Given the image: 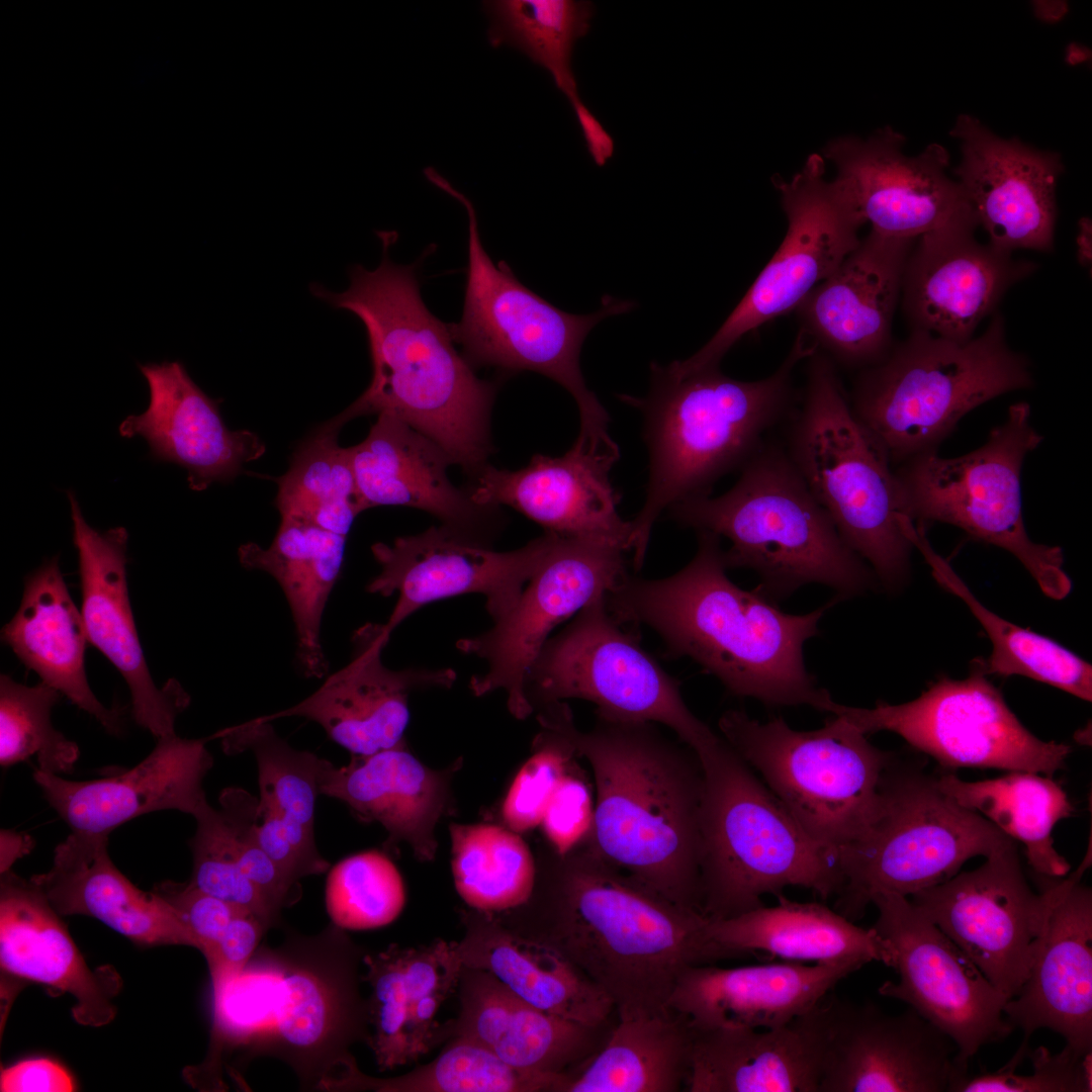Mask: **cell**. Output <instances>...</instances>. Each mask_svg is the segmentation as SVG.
<instances>
[{
  "instance_id": "1",
  "label": "cell",
  "mask_w": 1092,
  "mask_h": 1092,
  "mask_svg": "<svg viewBox=\"0 0 1092 1092\" xmlns=\"http://www.w3.org/2000/svg\"><path fill=\"white\" fill-rule=\"evenodd\" d=\"M362 959L332 923L318 934L260 947L241 971L211 977L209 1052L187 1079L206 1090L221 1088L223 1055L241 1051L284 1061L304 1087L343 1088L357 1071L350 1046L370 1034L358 985Z\"/></svg>"
},
{
  "instance_id": "2",
  "label": "cell",
  "mask_w": 1092,
  "mask_h": 1092,
  "mask_svg": "<svg viewBox=\"0 0 1092 1092\" xmlns=\"http://www.w3.org/2000/svg\"><path fill=\"white\" fill-rule=\"evenodd\" d=\"M697 532V552L684 568L660 579L628 574L606 597L610 614L648 626L670 655L690 657L735 696L823 712L832 698L808 672L803 647L840 600L805 615L784 613L730 580L720 536Z\"/></svg>"
},
{
  "instance_id": "3",
  "label": "cell",
  "mask_w": 1092,
  "mask_h": 1092,
  "mask_svg": "<svg viewBox=\"0 0 1092 1092\" xmlns=\"http://www.w3.org/2000/svg\"><path fill=\"white\" fill-rule=\"evenodd\" d=\"M528 902L534 924L514 930L571 961L608 995L617 1017L667 1008L685 970L715 963L707 917L646 887L587 841L552 852Z\"/></svg>"
},
{
  "instance_id": "4",
  "label": "cell",
  "mask_w": 1092,
  "mask_h": 1092,
  "mask_svg": "<svg viewBox=\"0 0 1092 1092\" xmlns=\"http://www.w3.org/2000/svg\"><path fill=\"white\" fill-rule=\"evenodd\" d=\"M592 767L597 795L587 843L607 861L674 904L701 912L704 769L697 752L651 722L597 715L576 728L563 701L538 709Z\"/></svg>"
},
{
  "instance_id": "5",
  "label": "cell",
  "mask_w": 1092,
  "mask_h": 1092,
  "mask_svg": "<svg viewBox=\"0 0 1092 1092\" xmlns=\"http://www.w3.org/2000/svg\"><path fill=\"white\" fill-rule=\"evenodd\" d=\"M379 236L383 255L377 268L352 267L343 292L311 287L316 297L354 313L367 334L372 379L341 415L347 422L393 415L439 444L471 475L493 452L490 421L497 384L475 374L456 349L448 324L426 306L419 265L389 258L394 233Z\"/></svg>"
},
{
  "instance_id": "6",
  "label": "cell",
  "mask_w": 1092,
  "mask_h": 1092,
  "mask_svg": "<svg viewBox=\"0 0 1092 1092\" xmlns=\"http://www.w3.org/2000/svg\"><path fill=\"white\" fill-rule=\"evenodd\" d=\"M817 351L799 331L776 372L756 381L731 378L719 368L677 378L652 362L646 396L618 395L640 411L649 457L646 496L631 521L635 570L663 511L710 495L719 478L741 469L762 446L763 436L791 412L795 367Z\"/></svg>"
},
{
  "instance_id": "7",
  "label": "cell",
  "mask_w": 1092,
  "mask_h": 1092,
  "mask_svg": "<svg viewBox=\"0 0 1092 1092\" xmlns=\"http://www.w3.org/2000/svg\"><path fill=\"white\" fill-rule=\"evenodd\" d=\"M740 470L725 493L674 504L668 517L730 540L727 569L755 571L756 589L776 604L809 583L829 586L840 601L871 586L874 571L842 539L786 449L764 442Z\"/></svg>"
},
{
  "instance_id": "8",
  "label": "cell",
  "mask_w": 1092,
  "mask_h": 1092,
  "mask_svg": "<svg viewBox=\"0 0 1092 1092\" xmlns=\"http://www.w3.org/2000/svg\"><path fill=\"white\" fill-rule=\"evenodd\" d=\"M704 769L701 912L726 919L763 906L787 887L837 896V854L813 838L721 738L697 753Z\"/></svg>"
},
{
  "instance_id": "9",
  "label": "cell",
  "mask_w": 1092,
  "mask_h": 1092,
  "mask_svg": "<svg viewBox=\"0 0 1092 1092\" xmlns=\"http://www.w3.org/2000/svg\"><path fill=\"white\" fill-rule=\"evenodd\" d=\"M430 183L460 202L468 218V265L464 305L458 323L448 324L455 343L473 367H493L506 375L542 374L566 389L579 413L577 440L597 449H618L609 434L610 417L586 386L580 368L582 344L603 320L632 310L636 303L605 295L600 309L573 314L525 286L509 265L494 264L480 240L475 207L433 167Z\"/></svg>"
},
{
  "instance_id": "10",
  "label": "cell",
  "mask_w": 1092,
  "mask_h": 1092,
  "mask_svg": "<svg viewBox=\"0 0 1092 1092\" xmlns=\"http://www.w3.org/2000/svg\"><path fill=\"white\" fill-rule=\"evenodd\" d=\"M1029 364L1007 344L1003 316L957 342L922 331L867 367L851 410L890 463L934 450L967 413L1003 393L1031 386Z\"/></svg>"
},
{
  "instance_id": "11",
  "label": "cell",
  "mask_w": 1092,
  "mask_h": 1092,
  "mask_svg": "<svg viewBox=\"0 0 1092 1092\" xmlns=\"http://www.w3.org/2000/svg\"><path fill=\"white\" fill-rule=\"evenodd\" d=\"M806 389L791 417L786 452L845 543L883 585L907 579L911 543L891 463L854 416L831 359L808 358Z\"/></svg>"
},
{
  "instance_id": "12",
  "label": "cell",
  "mask_w": 1092,
  "mask_h": 1092,
  "mask_svg": "<svg viewBox=\"0 0 1092 1092\" xmlns=\"http://www.w3.org/2000/svg\"><path fill=\"white\" fill-rule=\"evenodd\" d=\"M879 812L863 835L837 851L843 884L835 910L860 919L880 893L911 897L943 883L974 856L1012 843L981 814L958 804L919 769L894 756L880 784Z\"/></svg>"
},
{
  "instance_id": "13",
  "label": "cell",
  "mask_w": 1092,
  "mask_h": 1092,
  "mask_svg": "<svg viewBox=\"0 0 1092 1092\" xmlns=\"http://www.w3.org/2000/svg\"><path fill=\"white\" fill-rule=\"evenodd\" d=\"M721 736L763 780L807 834L836 852L857 839L881 805L880 784L893 754L832 715L824 726L795 730L782 717L765 722L724 712Z\"/></svg>"
},
{
  "instance_id": "14",
  "label": "cell",
  "mask_w": 1092,
  "mask_h": 1092,
  "mask_svg": "<svg viewBox=\"0 0 1092 1092\" xmlns=\"http://www.w3.org/2000/svg\"><path fill=\"white\" fill-rule=\"evenodd\" d=\"M1041 440L1031 426L1029 405L1019 402L975 451L956 458L928 451L903 462L895 475L904 517L922 525H954L1009 551L1045 596L1062 600L1072 588L1062 550L1033 542L1022 516L1021 466Z\"/></svg>"
},
{
  "instance_id": "15",
  "label": "cell",
  "mask_w": 1092,
  "mask_h": 1092,
  "mask_svg": "<svg viewBox=\"0 0 1092 1092\" xmlns=\"http://www.w3.org/2000/svg\"><path fill=\"white\" fill-rule=\"evenodd\" d=\"M525 695L533 711L573 698L594 703L599 716L663 724L697 753L721 737L689 709L678 680L621 629L606 595L548 639L527 675Z\"/></svg>"
},
{
  "instance_id": "16",
  "label": "cell",
  "mask_w": 1092,
  "mask_h": 1092,
  "mask_svg": "<svg viewBox=\"0 0 1092 1092\" xmlns=\"http://www.w3.org/2000/svg\"><path fill=\"white\" fill-rule=\"evenodd\" d=\"M824 173L823 158L814 154L791 180H774L788 219L780 248L706 345L667 365L673 376L718 369L744 335L796 310L858 245L864 221L841 184L825 180Z\"/></svg>"
},
{
  "instance_id": "17",
  "label": "cell",
  "mask_w": 1092,
  "mask_h": 1092,
  "mask_svg": "<svg viewBox=\"0 0 1092 1092\" xmlns=\"http://www.w3.org/2000/svg\"><path fill=\"white\" fill-rule=\"evenodd\" d=\"M986 675L977 664L968 677L941 678L907 703L858 708L832 699L825 712L842 718L864 735L894 732L943 766L1029 771L1053 778L1064 768L1072 748L1033 735Z\"/></svg>"
},
{
  "instance_id": "18",
  "label": "cell",
  "mask_w": 1092,
  "mask_h": 1092,
  "mask_svg": "<svg viewBox=\"0 0 1092 1092\" xmlns=\"http://www.w3.org/2000/svg\"><path fill=\"white\" fill-rule=\"evenodd\" d=\"M873 926L891 952L898 981L878 993L906 1003L956 1044L953 1069L968 1071L979 1050L1014 1030L1008 1001L975 964L907 897L880 893Z\"/></svg>"
},
{
  "instance_id": "19",
  "label": "cell",
  "mask_w": 1092,
  "mask_h": 1092,
  "mask_svg": "<svg viewBox=\"0 0 1092 1092\" xmlns=\"http://www.w3.org/2000/svg\"><path fill=\"white\" fill-rule=\"evenodd\" d=\"M1062 886L1063 880H1045L1033 892L1014 842L910 901L1009 1000L1028 975Z\"/></svg>"
},
{
  "instance_id": "20",
  "label": "cell",
  "mask_w": 1092,
  "mask_h": 1092,
  "mask_svg": "<svg viewBox=\"0 0 1092 1092\" xmlns=\"http://www.w3.org/2000/svg\"><path fill=\"white\" fill-rule=\"evenodd\" d=\"M625 552L610 543L558 535L511 612L484 633L457 642L461 652L487 663L485 673L470 679L473 694L504 690L511 714L521 720L530 716L525 682L550 632L628 575Z\"/></svg>"
},
{
  "instance_id": "21",
  "label": "cell",
  "mask_w": 1092,
  "mask_h": 1092,
  "mask_svg": "<svg viewBox=\"0 0 1092 1092\" xmlns=\"http://www.w3.org/2000/svg\"><path fill=\"white\" fill-rule=\"evenodd\" d=\"M820 1052L818 1092L947 1091L954 1042L914 1009L823 998L814 1007Z\"/></svg>"
},
{
  "instance_id": "22",
  "label": "cell",
  "mask_w": 1092,
  "mask_h": 1092,
  "mask_svg": "<svg viewBox=\"0 0 1092 1092\" xmlns=\"http://www.w3.org/2000/svg\"><path fill=\"white\" fill-rule=\"evenodd\" d=\"M557 537L545 532L521 548L500 552L445 526H433L391 544H373L380 571L367 590L382 597L397 594L384 623L390 634L422 607L466 594L484 596L495 623L515 607Z\"/></svg>"
},
{
  "instance_id": "23",
  "label": "cell",
  "mask_w": 1092,
  "mask_h": 1092,
  "mask_svg": "<svg viewBox=\"0 0 1092 1092\" xmlns=\"http://www.w3.org/2000/svg\"><path fill=\"white\" fill-rule=\"evenodd\" d=\"M903 144V135L886 126L867 140L836 139L824 150L864 223L882 236L912 240L961 223L977 224L958 182L946 175V149L933 143L908 157Z\"/></svg>"
},
{
  "instance_id": "24",
  "label": "cell",
  "mask_w": 1092,
  "mask_h": 1092,
  "mask_svg": "<svg viewBox=\"0 0 1092 1092\" xmlns=\"http://www.w3.org/2000/svg\"><path fill=\"white\" fill-rule=\"evenodd\" d=\"M949 134L962 151L956 181L988 243L1008 253L1053 250L1060 155L1001 139L969 114L957 117Z\"/></svg>"
},
{
  "instance_id": "25",
  "label": "cell",
  "mask_w": 1092,
  "mask_h": 1092,
  "mask_svg": "<svg viewBox=\"0 0 1092 1092\" xmlns=\"http://www.w3.org/2000/svg\"><path fill=\"white\" fill-rule=\"evenodd\" d=\"M620 450L575 440L562 456L535 454L517 470L488 463L469 475L476 504L508 506L562 537L586 538L632 550L633 527L618 513L621 494L610 480Z\"/></svg>"
},
{
  "instance_id": "26",
  "label": "cell",
  "mask_w": 1092,
  "mask_h": 1092,
  "mask_svg": "<svg viewBox=\"0 0 1092 1092\" xmlns=\"http://www.w3.org/2000/svg\"><path fill=\"white\" fill-rule=\"evenodd\" d=\"M977 226L961 223L915 241L900 296L911 331L967 342L1007 290L1036 269L1031 261L979 243Z\"/></svg>"
},
{
  "instance_id": "27",
  "label": "cell",
  "mask_w": 1092,
  "mask_h": 1092,
  "mask_svg": "<svg viewBox=\"0 0 1092 1092\" xmlns=\"http://www.w3.org/2000/svg\"><path fill=\"white\" fill-rule=\"evenodd\" d=\"M78 552L82 605L88 642L121 673L130 695L134 721L156 739L176 734L177 717L190 697L176 679L158 688L147 666L128 597L124 527L105 532L84 519L77 497L67 491Z\"/></svg>"
},
{
  "instance_id": "28",
  "label": "cell",
  "mask_w": 1092,
  "mask_h": 1092,
  "mask_svg": "<svg viewBox=\"0 0 1092 1092\" xmlns=\"http://www.w3.org/2000/svg\"><path fill=\"white\" fill-rule=\"evenodd\" d=\"M390 635L384 624L362 626L354 633L352 657L344 667L330 674L299 703L258 719H307L355 756H368L401 744L410 721V694L421 689H449L456 680V672L451 668L386 667L381 654Z\"/></svg>"
},
{
  "instance_id": "29",
  "label": "cell",
  "mask_w": 1092,
  "mask_h": 1092,
  "mask_svg": "<svg viewBox=\"0 0 1092 1092\" xmlns=\"http://www.w3.org/2000/svg\"><path fill=\"white\" fill-rule=\"evenodd\" d=\"M916 240L871 230L796 308L800 331L846 366L880 362L891 350L893 316Z\"/></svg>"
},
{
  "instance_id": "30",
  "label": "cell",
  "mask_w": 1092,
  "mask_h": 1092,
  "mask_svg": "<svg viewBox=\"0 0 1092 1092\" xmlns=\"http://www.w3.org/2000/svg\"><path fill=\"white\" fill-rule=\"evenodd\" d=\"M213 764L204 739H157L134 767L92 781L35 768L33 780L71 832L106 835L141 815L177 810L195 817L208 802L203 780Z\"/></svg>"
},
{
  "instance_id": "31",
  "label": "cell",
  "mask_w": 1092,
  "mask_h": 1092,
  "mask_svg": "<svg viewBox=\"0 0 1092 1092\" xmlns=\"http://www.w3.org/2000/svg\"><path fill=\"white\" fill-rule=\"evenodd\" d=\"M1090 862L1063 880L1028 975L1004 1007L1023 1039L1049 1028L1080 1056L1092 1054V891L1080 883Z\"/></svg>"
},
{
  "instance_id": "32",
  "label": "cell",
  "mask_w": 1092,
  "mask_h": 1092,
  "mask_svg": "<svg viewBox=\"0 0 1092 1092\" xmlns=\"http://www.w3.org/2000/svg\"><path fill=\"white\" fill-rule=\"evenodd\" d=\"M150 392L148 408L126 417L121 437H143L150 456L187 470L189 487L206 489L213 482H230L245 465L265 453L261 439L248 430H230L218 401L209 397L178 361L138 364Z\"/></svg>"
},
{
  "instance_id": "33",
  "label": "cell",
  "mask_w": 1092,
  "mask_h": 1092,
  "mask_svg": "<svg viewBox=\"0 0 1092 1092\" xmlns=\"http://www.w3.org/2000/svg\"><path fill=\"white\" fill-rule=\"evenodd\" d=\"M367 509L403 506L425 511L461 535L490 546L500 527L499 508L480 506L449 479L447 452L404 421L378 415L366 438L348 447Z\"/></svg>"
},
{
  "instance_id": "34",
  "label": "cell",
  "mask_w": 1092,
  "mask_h": 1092,
  "mask_svg": "<svg viewBox=\"0 0 1092 1092\" xmlns=\"http://www.w3.org/2000/svg\"><path fill=\"white\" fill-rule=\"evenodd\" d=\"M860 968L849 962L693 966L677 979L667 1006L684 1015L695 1030L776 1028L811 1010Z\"/></svg>"
},
{
  "instance_id": "35",
  "label": "cell",
  "mask_w": 1092,
  "mask_h": 1092,
  "mask_svg": "<svg viewBox=\"0 0 1092 1092\" xmlns=\"http://www.w3.org/2000/svg\"><path fill=\"white\" fill-rule=\"evenodd\" d=\"M0 965L4 974L49 987L75 999L74 1019L108 1024L122 980L111 966L90 969L60 914L30 882L11 871L1 874Z\"/></svg>"
},
{
  "instance_id": "36",
  "label": "cell",
  "mask_w": 1092,
  "mask_h": 1092,
  "mask_svg": "<svg viewBox=\"0 0 1092 1092\" xmlns=\"http://www.w3.org/2000/svg\"><path fill=\"white\" fill-rule=\"evenodd\" d=\"M371 1048L380 1071L417 1062L445 1034L436 1015L457 990L462 963L456 941L436 939L429 945L400 947L392 943L363 956Z\"/></svg>"
},
{
  "instance_id": "37",
  "label": "cell",
  "mask_w": 1092,
  "mask_h": 1092,
  "mask_svg": "<svg viewBox=\"0 0 1092 1092\" xmlns=\"http://www.w3.org/2000/svg\"><path fill=\"white\" fill-rule=\"evenodd\" d=\"M462 764L445 769L425 765L401 744L368 756H352L345 766L326 761L321 795L345 803L361 820L379 823L387 842L407 843L421 861L435 858L439 821L453 813L451 782Z\"/></svg>"
},
{
  "instance_id": "38",
  "label": "cell",
  "mask_w": 1092,
  "mask_h": 1092,
  "mask_svg": "<svg viewBox=\"0 0 1092 1092\" xmlns=\"http://www.w3.org/2000/svg\"><path fill=\"white\" fill-rule=\"evenodd\" d=\"M457 990L460 1012L449 1032L524 1071L573 1072L604 1045L613 1028L609 1023L590 1026L540 1010L480 969L463 966Z\"/></svg>"
},
{
  "instance_id": "39",
  "label": "cell",
  "mask_w": 1092,
  "mask_h": 1092,
  "mask_svg": "<svg viewBox=\"0 0 1092 1092\" xmlns=\"http://www.w3.org/2000/svg\"><path fill=\"white\" fill-rule=\"evenodd\" d=\"M29 880L61 916L95 918L141 945L201 948L164 898L140 890L114 866L106 835L71 832L56 846L51 869Z\"/></svg>"
},
{
  "instance_id": "40",
  "label": "cell",
  "mask_w": 1092,
  "mask_h": 1092,
  "mask_svg": "<svg viewBox=\"0 0 1092 1092\" xmlns=\"http://www.w3.org/2000/svg\"><path fill=\"white\" fill-rule=\"evenodd\" d=\"M465 933L456 941L463 966L490 973L530 1005L590 1026L609 1023L608 995L551 945L507 926L495 914L463 911Z\"/></svg>"
},
{
  "instance_id": "41",
  "label": "cell",
  "mask_w": 1092,
  "mask_h": 1092,
  "mask_svg": "<svg viewBox=\"0 0 1092 1092\" xmlns=\"http://www.w3.org/2000/svg\"><path fill=\"white\" fill-rule=\"evenodd\" d=\"M814 1007L776 1028L693 1029L685 1091L818 1092L820 1052Z\"/></svg>"
},
{
  "instance_id": "42",
  "label": "cell",
  "mask_w": 1092,
  "mask_h": 1092,
  "mask_svg": "<svg viewBox=\"0 0 1092 1092\" xmlns=\"http://www.w3.org/2000/svg\"><path fill=\"white\" fill-rule=\"evenodd\" d=\"M1 638L42 682L93 716L108 733L121 732V711L106 708L88 684L86 628L61 572L59 556L26 576L20 606L3 627Z\"/></svg>"
},
{
  "instance_id": "43",
  "label": "cell",
  "mask_w": 1092,
  "mask_h": 1092,
  "mask_svg": "<svg viewBox=\"0 0 1092 1092\" xmlns=\"http://www.w3.org/2000/svg\"><path fill=\"white\" fill-rule=\"evenodd\" d=\"M778 899L776 906L731 918H707L705 934L715 961L764 953L787 962L889 967L891 952L874 927L861 928L820 903Z\"/></svg>"
},
{
  "instance_id": "44",
  "label": "cell",
  "mask_w": 1092,
  "mask_h": 1092,
  "mask_svg": "<svg viewBox=\"0 0 1092 1092\" xmlns=\"http://www.w3.org/2000/svg\"><path fill=\"white\" fill-rule=\"evenodd\" d=\"M346 540L314 525L281 518L268 547L248 542L238 551L244 567L270 574L281 587L294 624L297 665L308 678L323 677L328 670L322 622L342 570Z\"/></svg>"
},
{
  "instance_id": "45",
  "label": "cell",
  "mask_w": 1092,
  "mask_h": 1092,
  "mask_svg": "<svg viewBox=\"0 0 1092 1092\" xmlns=\"http://www.w3.org/2000/svg\"><path fill=\"white\" fill-rule=\"evenodd\" d=\"M604 1045L564 1075L558 1092H679L691 1066L694 1031L667 1007L617 1017Z\"/></svg>"
},
{
  "instance_id": "46",
  "label": "cell",
  "mask_w": 1092,
  "mask_h": 1092,
  "mask_svg": "<svg viewBox=\"0 0 1092 1092\" xmlns=\"http://www.w3.org/2000/svg\"><path fill=\"white\" fill-rule=\"evenodd\" d=\"M938 788L958 804L975 811L1025 846L1028 864L1039 876L1065 877L1071 866L1054 846L1052 831L1074 808L1063 788L1046 776L1009 771L990 780L967 782L953 774L936 779Z\"/></svg>"
},
{
  "instance_id": "47",
  "label": "cell",
  "mask_w": 1092,
  "mask_h": 1092,
  "mask_svg": "<svg viewBox=\"0 0 1092 1092\" xmlns=\"http://www.w3.org/2000/svg\"><path fill=\"white\" fill-rule=\"evenodd\" d=\"M491 47H513L551 75L568 99L585 145L602 144L608 131L584 105L571 67L573 48L590 28L595 7L576 0H493L483 3Z\"/></svg>"
},
{
  "instance_id": "48",
  "label": "cell",
  "mask_w": 1092,
  "mask_h": 1092,
  "mask_svg": "<svg viewBox=\"0 0 1092 1092\" xmlns=\"http://www.w3.org/2000/svg\"><path fill=\"white\" fill-rule=\"evenodd\" d=\"M901 530L912 547L918 548L934 579L960 598L985 629L992 651L981 663L986 674L1022 675L1048 684L1085 701L1092 699V666L1053 639L1021 628L985 607L957 574L949 563L928 542L923 525L907 518Z\"/></svg>"
},
{
  "instance_id": "49",
  "label": "cell",
  "mask_w": 1092,
  "mask_h": 1092,
  "mask_svg": "<svg viewBox=\"0 0 1092 1092\" xmlns=\"http://www.w3.org/2000/svg\"><path fill=\"white\" fill-rule=\"evenodd\" d=\"M229 754L251 751L257 761L260 798L257 813L278 823L294 846L309 860L328 871L314 841L315 801L326 759L290 746L271 722L258 718L220 730Z\"/></svg>"
},
{
  "instance_id": "50",
  "label": "cell",
  "mask_w": 1092,
  "mask_h": 1092,
  "mask_svg": "<svg viewBox=\"0 0 1092 1092\" xmlns=\"http://www.w3.org/2000/svg\"><path fill=\"white\" fill-rule=\"evenodd\" d=\"M346 423L339 414L299 445L288 470L278 479L276 506L281 518L347 537L356 517L366 510L348 448L338 442Z\"/></svg>"
},
{
  "instance_id": "51",
  "label": "cell",
  "mask_w": 1092,
  "mask_h": 1092,
  "mask_svg": "<svg viewBox=\"0 0 1092 1092\" xmlns=\"http://www.w3.org/2000/svg\"><path fill=\"white\" fill-rule=\"evenodd\" d=\"M455 888L473 910L497 914L526 904L537 866L519 833L494 824H450Z\"/></svg>"
},
{
  "instance_id": "52",
  "label": "cell",
  "mask_w": 1092,
  "mask_h": 1092,
  "mask_svg": "<svg viewBox=\"0 0 1092 1092\" xmlns=\"http://www.w3.org/2000/svg\"><path fill=\"white\" fill-rule=\"evenodd\" d=\"M563 1076L512 1067L480 1044L453 1036L431 1063L386 1080L359 1073L353 1088L386 1092H557Z\"/></svg>"
},
{
  "instance_id": "53",
  "label": "cell",
  "mask_w": 1092,
  "mask_h": 1092,
  "mask_svg": "<svg viewBox=\"0 0 1092 1092\" xmlns=\"http://www.w3.org/2000/svg\"><path fill=\"white\" fill-rule=\"evenodd\" d=\"M60 696L40 681L27 687L0 676V763L10 766L35 758L38 769L69 774L79 758L78 745L55 729L51 720Z\"/></svg>"
},
{
  "instance_id": "54",
  "label": "cell",
  "mask_w": 1092,
  "mask_h": 1092,
  "mask_svg": "<svg viewBox=\"0 0 1092 1092\" xmlns=\"http://www.w3.org/2000/svg\"><path fill=\"white\" fill-rule=\"evenodd\" d=\"M404 903L401 875L383 852L367 850L350 855L329 872L327 911L332 923L344 930L386 926L398 917Z\"/></svg>"
},
{
  "instance_id": "55",
  "label": "cell",
  "mask_w": 1092,
  "mask_h": 1092,
  "mask_svg": "<svg viewBox=\"0 0 1092 1092\" xmlns=\"http://www.w3.org/2000/svg\"><path fill=\"white\" fill-rule=\"evenodd\" d=\"M1092 1054L1080 1056L1067 1044L1057 1053L1040 1045L1031 1051L1022 1039L999 1070L952 1071L947 1092H1091Z\"/></svg>"
},
{
  "instance_id": "56",
  "label": "cell",
  "mask_w": 1092,
  "mask_h": 1092,
  "mask_svg": "<svg viewBox=\"0 0 1092 1092\" xmlns=\"http://www.w3.org/2000/svg\"><path fill=\"white\" fill-rule=\"evenodd\" d=\"M190 841L193 869L188 884L259 918L268 928L280 913L241 872L228 847L217 809L210 805L195 817Z\"/></svg>"
},
{
  "instance_id": "57",
  "label": "cell",
  "mask_w": 1092,
  "mask_h": 1092,
  "mask_svg": "<svg viewBox=\"0 0 1092 1092\" xmlns=\"http://www.w3.org/2000/svg\"><path fill=\"white\" fill-rule=\"evenodd\" d=\"M541 728L533 739L532 754L517 772L500 809L505 825L519 834L540 825L561 778L578 757L561 732Z\"/></svg>"
},
{
  "instance_id": "58",
  "label": "cell",
  "mask_w": 1092,
  "mask_h": 1092,
  "mask_svg": "<svg viewBox=\"0 0 1092 1092\" xmlns=\"http://www.w3.org/2000/svg\"><path fill=\"white\" fill-rule=\"evenodd\" d=\"M218 813L228 847L241 872L279 913L295 903L301 891L260 846L253 821L258 799L240 788H226L219 796Z\"/></svg>"
},
{
  "instance_id": "59",
  "label": "cell",
  "mask_w": 1092,
  "mask_h": 1092,
  "mask_svg": "<svg viewBox=\"0 0 1092 1092\" xmlns=\"http://www.w3.org/2000/svg\"><path fill=\"white\" fill-rule=\"evenodd\" d=\"M575 759L561 778L539 825L551 851L557 855H564L580 846L590 837L594 829L592 789Z\"/></svg>"
},
{
  "instance_id": "60",
  "label": "cell",
  "mask_w": 1092,
  "mask_h": 1092,
  "mask_svg": "<svg viewBox=\"0 0 1092 1092\" xmlns=\"http://www.w3.org/2000/svg\"><path fill=\"white\" fill-rule=\"evenodd\" d=\"M153 891L177 911L199 941L200 951L205 958L209 956L231 920L237 914L246 912L188 883L166 881L155 886Z\"/></svg>"
},
{
  "instance_id": "61",
  "label": "cell",
  "mask_w": 1092,
  "mask_h": 1092,
  "mask_svg": "<svg viewBox=\"0 0 1092 1092\" xmlns=\"http://www.w3.org/2000/svg\"><path fill=\"white\" fill-rule=\"evenodd\" d=\"M267 929L256 916L247 912L237 914L205 958L210 976L241 971L256 951Z\"/></svg>"
},
{
  "instance_id": "62",
  "label": "cell",
  "mask_w": 1092,
  "mask_h": 1092,
  "mask_svg": "<svg viewBox=\"0 0 1092 1092\" xmlns=\"http://www.w3.org/2000/svg\"><path fill=\"white\" fill-rule=\"evenodd\" d=\"M2 1092H71L76 1084L71 1074L48 1058H32L2 1069Z\"/></svg>"
},
{
  "instance_id": "63",
  "label": "cell",
  "mask_w": 1092,
  "mask_h": 1092,
  "mask_svg": "<svg viewBox=\"0 0 1092 1092\" xmlns=\"http://www.w3.org/2000/svg\"><path fill=\"white\" fill-rule=\"evenodd\" d=\"M0 870L1 874L10 871L11 866L27 854L33 847V841L27 834L10 830H1Z\"/></svg>"
}]
</instances>
